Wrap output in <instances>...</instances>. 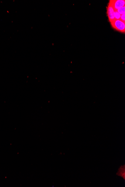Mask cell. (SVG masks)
<instances>
[{
    "instance_id": "cell-1",
    "label": "cell",
    "mask_w": 125,
    "mask_h": 187,
    "mask_svg": "<svg viewBox=\"0 0 125 187\" xmlns=\"http://www.w3.org/2000/svg\"><path fill=\"white\" fill-rule=\"evenodd\" d=\"M112 27L116 30L122 33L125 31V22L120 20H116L111 22Z\"/></svg>"
},
{
    "instance_id": "cell-4",
    "label": "cell",
    "mask_w": 125,
    "mask_h": 187,
    "mask_svg": "<svg viewBox=\"0 0 125 187\" xmlns=\"http://www.w3.org/2000/svg\"><path fill=\"white\" fill-rule=\"evenodd\" d=\"M117 12L120 15L125 14V7H121L119 9H118L117 11Z\"/></svg>"
},
{
    "instance_id": "cell-2",
    "label": "cell",
    "mask_w": 125,
    "mask_h": 187,
    "mask_svg": "<svg viewBox=\"0 0 125 187\" xmlns=\"http://www.w3.org/2000/svg\"><path fill=\"white\" fill-rule=\"evenodd\" d=\"M115 12V10L114 8H113L112 4L109 2L108 6L107 7V14L109 21L110 23L116 20L114 16Z\"/></svg>"
},
{
    "instance_id": "cell-6",
    "label": "cell",
    "mask_w": 125,
    "mask_h": 187,
    "mask_svg": "<svg viewBox=\"0 0 125 187\" xmlns=\"http://www.w3.org/2000/svg\"><path fill=\"white\" fill-rule=\"evenodd\" d=\"M120 20H121L123 21L124 22H125V14L121 15Z\"/></svg>"
},
{
    "instance_id": "cell-5",
    "label": "cell",
    "mask_w": 125,
    "mask_h": 187,
    "mask_svg": "<svg viewBox=\"0 0 125 187\" xmlns=\"http://www.w3.org/2000/svg\"><path fill=\"white\" fill-rule=\"evenodd\" d=\"M114 16H115V19L120 20L121 17V15H120V14H119L117 12V11H115Z\"/></svg>"
},
{
    "instance_id": "cell-3",
    "label": "cell",
    "mask_w": 125,
    "mask_h": 187,
    "mask_svg": "<svg viewBox=\"0 0 125 187\" xmlns=\"http://www.w3.org/2000/svg\"><path fill=\"white\" fill-rule=\"evenodd\" d=\"M109 2L112 4L115 11H117L119 8L124 7L125 5L124 0H114L110 1Z\"/></svg>"
}]
</instances>
